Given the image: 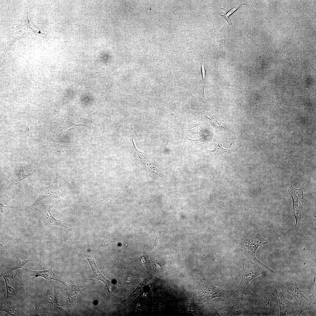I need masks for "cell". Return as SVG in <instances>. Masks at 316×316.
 <instances>
[{"instance_id":"13","label":"cell","mask_w":316,"mask_h":316,"mask_svg":"<svg viewBox=\"0 0 316 316\" xmlns=\"http://www.w3.org/2000/svg\"><path fill=\"white\" fill-rule=\"evenodd\" d=\"M151 277L152 276L151 274L148 275L140 283L129 296L118 303L117 310L118 312L123 313H125L126 312L131 302L143 290L144 287L151 279Z\"/></svg>"},{"instance_id":"20","label":"cell","mask_w":316,"mask_h":316,"mask_svg":"<svg viewBox=\"0 0 316 316\" xmlns=\"http://www.w3.org/2000/svg\"><path fill=\"white\" fill-rule=\"evenodd\" d=\"M54 286L49 284L47 286L44 292V297L45 303H47L52 307L54 305L55 294Z\"/></svg>"},{"instance_id":"26","label":"cell","mask_w":316,"mask_h":316,"mask_svg":"<svg viewBox=\"0 0 316 316\" xmlns=\"http://www.w3.org/2000/svg\"><path fill=\"white\" fill-rule=\"evenodd\" d=\"M17 204L14 202H13V204L12 205H9L5 206L4 205L1 203H0V209L1 212H5L8 209L14 208H17Z\"/></svg>"},{"instance_id":"22","label":"cell","mask_w":316,"mask_h":316,"mask_svg":"<svg viewBox=\"0 0 316 316\" xmlns=\"http://www.w3.org/2000/svg\"><path fill=\"white\" fill-rule=\"evenodd\" d=\"M232 144V143H231L229 147L225 149L223 148L222 145L221 143L217 142L215 144L214 149L213 150L207 151L215 155H223L226 154H228L234 151V150H232L229 149Z\"/></svg>"},{"instance_id":"7","label":"cell","mask_w":316,"mask_h":316,"mask_svg":"<svg viewBox=\"0 0 316 316\" xmlns=\"http://www.w3.org/2000/svg\"><path fill=\"white\" fill-rule=\"evenodd\" d=\"M274 290L278 298L280 309V316H299L300 308L295 302H292L287 300L281 291L279 286Z\"/></svg>"},{"instance_id":"10","label":"cell","mask_w":316,"mask_h":316,"mask_svg":"<svg viewBox=\"0 0 316 316\" xmlns=\"http://www.w3.org/2000/svg\"><path fill=\"white\" fill-rule=\"evenodd\" d=\"M0 276L3 277L5 282L7 299L17 296L18 292V281L17 273L9 270H3L1 272Z\"/></svg>"},{"instance_id":"14","label":"cell","mask_w":316,"mask_h":316,"mask_svg":"<svg viewBox=\"0 0 316 316\" xmlns=\"http://www.w3.org/2000/svg\"><path fill=\"white\" fill-rule=\"evenodd\" d=\"M89 280L80 282H74L68 287L65 288L66 292L68 295L69 306L68 315H71L73 309L78 295L81 289L84 287Z\"/></svg>"},{"instance_id":"27","label":"cell","mask_w":316,"mask_h":316,"mask_svg":"<svg viewBox=\"0 0 316 316\" xmlns=\"http://www.w3.org/2000/svg\"><path fill=\"white\" fill-rule=\"evenodd\" d=\"M157 234L156 237H155V240H154V245H153V247H152L153 248H154V247H156V245L157 243H158V239H157Z\"/></svg>"},{"instance_id":"8","label":"cell","mask_w":316,"mask_h":316,"mask_svg":"<svg viewBox=\"0 0 316 316\" xmlns=\"http://www.w3.org/2000/svg\"><path fill=\"white\" fill-rule=\"evenodd\" d=\"M289 193L292 198L293 204L291 212L295 218L296 227L298 230L300 223L301 214L303 206V201L302 190L298 189L291 186L289 189Z\"/></svg>"},{"instance_id":"5","label":"cell","mask_w":316,"mask_h":316,"mask_svg":"<svg viewBox=\"0 0 316 316\" xmlns=\"http://www.w3.org/2000/svg\"><path fill=\"white\" fill-rule=\"evenodd\" d=\"M81 126L90 128L92 127L90 121L84 115H73L61 117L54 123L53 134L57 139L67 130Z\"/></svg>"},{"instance_id":"2","label":"cell","mask_w":316,"mask_h":316,"mask_svg":"<svg viewBox=\"0 0 316 316\" xmlns=\"http://www.w3.org/2000/svg\"><path fill=\"white\" fill-rule=\"evenodd\" d=\"M260 234L251 231L244 232L238 239L239 249L245 257L254 261L261 263L256 258L255 252L260 246L268 243Z\"/></svg>"},{"instance_id":"19","label":"cell","mask_w":316,"mask_h":316,"mask_svg":"<svg viewBox=\"0 0 316 316\" xmlns=\"http://www.w3.org/2000/svg\"><path fill=\"white\" fill-rule=\"evenodd\" d=\"M183 291L188 296L190 301V305L187 306L189 309V310L187 312L192 313L196 316L205 315V312L203 311L202 308L199 305V304L196 303L194 300L192 293L187 291L184 289H183Z\"/></svg>"},{"instance_id":"3","label":"cell","mask_w":316,"mask_h":316,"mask_svg":"<svg viewBox=\"0 0 316 316\" xmlns=\"http://www.w3.org/2000/svg\"><path fill=\"white\" fill-rule=\"evenodd\" d=\"M242 262L243 270L241 279L239 285L235 288L239 295L245 293L247 285L254 278L263 274L273 272L262 263L255 262L245 256Z\"/></svg>"},{"instance_id":"24","label":"cell","mask_w":316,"mask_h":316,"mask_svg":"<svg viewBox=\"0 0 316 316\" xmlns=\"http://www.w3.org/2000/svg\"><path fill=\"white\" fill-rule=\"evenodd\" d=\"M201 59H202L201 71H202V77H203V86H202V97H203L204 96V89H205V84L206 83V80H205V75H206V72H205V68L204 65V62H203V59H202V54L201 55Z\"/></svg>"},{"instance_id":"11","label":"cell","mask_w":316,"mask_h":316,"mask_svg":"<svg viewBox=\"0 0 316 316\" xmlns=\"http://www.w3.org/2000/svg\"><path fill=\"white\" fill-rule=\"evenodd\" d=\"M34 171L27 165L21 164L16 166L13 169L11 185L13 188L18 187L22 188L21 181L24 179L33 175Z\"/></svg>"},{"instance_id":"16","label":"cell","mask_w":316,"mask_h":316,"mask_svg":"<svg viewBox=\"0 0 316 316\" xmlns=\"http://www.w3.org/2000/svg\"><path fill=\"white\" fill-rule=\"evenodd\" d=\"M40 213L42 216L47 220L48 224L50 225L59 226L64 228L69 231H74L71 227L62 221L55 219L50 212V206L48 204H42L35 208Z\"/></svg>"},{"instance_id":"1","label":"cell","mask_w":316,"mask_h":316,"mask_svg":"<svg viewBox=\"0 0 316 316\" xmlns=\"http://www.w3.org/2000/svg\"><path fill=\"white\" fill-rule=\"evenodd\" d=\"M200 281L194 288L193 295L197 302L201 304L217 297L228 298L239 295L236 288L230 290H223L216 287L199 274Z\"/></svg>"},{"instance_id":"25","label":"cell","mask_w":316,"mask_h":316,"mask_svg":"<svg viewBox=\"0 0 316 316\" xmlns=\"http://www.w3.org/2000/svg\"><path fill=\"white\" fill-rule=\"evenodd\" d=\"M244 4L241 5L236 8H234L232 9L226 14L224 15H221V16L229 24H231V20L230 18H229V16L240 7L241 5L245 4Z\"/></svg>"},{"instance_id":"21","label":"cell","mask_w":316,"mask_h":316,"mask_svg":"<svg viewBox=\"0 0 316 316\" xmlns=\"http://www.w3.org/2000/svg\"><path fill=\"white\" fill-rule=\"evenodd\" d=\"M0 310L12 316H21L23 314L22 309L18 306H5L1 305Z\"/></svg>"},{"instance_id":"4","label":"cell","mask_w":316,"mask_h":316,"mask_svg":"<svg viewBox=\"0 0 316 316\" xmlns=\"http://www.w3.org/2000/svg\"><path fill=\"white\" fill-rule=\"evenodd\" d=\"M280 287L283 293H290L296 300L300 308L299 316L305 310L315 309V303L307 298L302 293V291L298 288L293 275L287 276Z\"/></svg>"},{"instance_id":"23","label":"cell","mask_w":316,"mask_h":316,"mask_svg":"<svg viewBox=\"0 0 316 316\" xmlns=\"http://www.w3.org/2000/svg\"><path fill=\"white\" fill-rule=\"evenodd\" d=\"M32 257H30L28 259L25 260L23 261H21L20 260H19V263L17 265L9 270L11 271H13L17 269L20 268L24 269V267L26 263L33 261L35 260L32 259Z\"/></svg>"},{"instance_id":"6","label":"cell","mask_w":316,"mask_h":316,"mask_svg":"<svg viewBox=\"0 0 316 316\" xmlns=\"http://www.w3.org/2000/svg\"><path fill=\"white\" fill-rule=\"evenodd\" d=\"M58 174H56L55 178L52 183L49 186L39 188H35L31 186V188L37 191L38 197L35 202L28 207L29 210L32 209L40 202L44 198L51 197L55 198L59 200H63V196L60 192L58 186Z\"/></svg>"},{"instance_id":"18","label":"cell","mask_w":316,"mask_h":316,"mask_svg":"<svg viewBox=\"0 0 316 316\" xmlns=\"http://www.w3.org/2000/svg\"><path fill=\"white\" fill-rule=\"evenodd\" d=\"M54 290L55 299L54 305L55 308L58 311L62 314H67L68 308L67 299L62 296L54 286Z\"/></svg>"},{"instance_id":"17","label":"cell","mask_w":316,"mask_h":316,"mask_svg":"<svg viewBox=\"0 0 316 316\" xmlns=\"http://www.w3.org/2000/svg\"><path fill=\"white\" fill-rule=\"evenodd\" d=\"M43 147L59 153L63 155L67 159L73 155L78 151L79 146H64L58 144L55 142L47 145L39 144Z\"/></svg>"},{"instance_id":"12","label":"cell","mask_w":316,"mask_h":316,"mask_svg":"<svg viewBox=\"0 0 316 316\" xmlns=\"http://www.w3.org/2000/svg\"><path fill=\"white\" fill-rule=\"evenodd\" d=\"M244 305L242 300L237 298L223 303L220 310L226 316L241 315Z\"/></svg>"},{"instance_id":"9","label":"cell","mask_w":316,"mask_h":316,"mask_svg":"<svg viewBox=\"0 0 316 316\" xmlns=\"http://www.w3.org/2000/svg\"><path fill=\"white\" fill-rule=\"evenodd\" d=\"M84 256L91 267L93 274L92 279L100 280L104 283L107 287L109 298H111L116 292V288L115 285L111 281L107 279L100 272L95 263V256L93 254L87 253L85 254Z\"/></svg>"},{"instance_id":"15","label":"cell","mask_w":316,"mask_h":316,"mask_svg":"<svg viewBox=\"0 0 316 316\" xmlns=\"http://www.w3.org/2000/svg\"><path fill=\"white\" fill-rule=\"evenodd\" d=\"M54 264L50 268L47 269L42 271H35L28 269H24L27 274V277L34 276L36 277H41L48 280H55L63 284L64 285L68 287L70 285L67 284L64 280L60 276H58L53 272Z\"/></svg>"}]
</instances>
